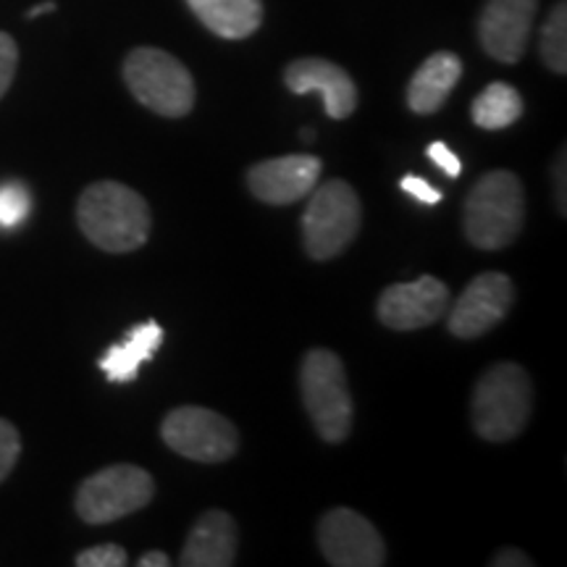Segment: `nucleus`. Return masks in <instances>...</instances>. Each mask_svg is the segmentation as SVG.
Wrapping results in <instances>:
<instances>
[{"label":"nucleus","mask_w":567,"mask_h":567,"mask_svg":"<svg viewBox=\"0 0 567 567\" xmlns=\"http://www.w3.org/2000/svg\"><path fill=\"white\" fill-rule=\"evenodd\" d=\"M84 237L105 252L140 250L151 237L153 216L142 195L122 182H95L76 205Z\"/></svg>","instance_id":"obj_1"},{"label":"nucleus","mask_w":567,"mask_h":567,"mask_svg":"<svg viewBox=\"0 0 567 567\" xmlns=\"http://www.w3.org/2000/svg\"><path fill=\"white\" fill-rule=\"evenodd\" d=\"M471 421L486 442H509L520 436L534 410V386L517 363H496L473 389Z\"/></svg>","instance_id":"obj_2"},{"label":"nucleus","mask_w":567,"mask_h":567,"mask_svg":"<svg viewBox=\"0 0 567 567\" xmlns=\"http://www.w3.org/2000/svg\"><path fill=\"white\" fill-rule=\"evenodd\" d=\"M526 195L513 172L484 174L465 200V237L481 250H502L523 229Z\"/></svg>","instance_id":"obj_3"},{"label":"nucleus","mask_w":567,"mask_h":567,"mask_svg":"<svg viewBox=\"0 0 567 567\" xmlns=\"http://www.w3.org/2000/svg\"><path fill=\"white\" fill-rule=\"evenodd\" d=\"M126 87L153 113L182 118L195 109V80L189 69L161 48H134L124 61Z\"/></svg>","instance_id":"obj_4"},{"label":"nucleus","mask_w":567,"mask_h":567,"mask_svg":"<svg viewBox=\"0 0 567 567\" xmlns=\"http://www.w3.org/2000/svg\"><path fill=\"white\" fill-rule=\"evenodd\" d=\"M302 405L318 436L339 444L352 431V396L347 389L344 363L331 350H310L300 368Z\"/></svg>","instance_id":"obj_5"},{"label":"nucleus","mask_w":567,"mask_h":567,"mask_svg":"<svg viewBox=\"0 0 567 567\" xmlns=\"http://www.w3.org/2000/svg\"><path fill=\"white\" fill-rule=\"evenodd\" d=\"M360 221L363 208L350 184L342 179L321 184L302 213L305 250L313 260L337 258L358 237Z\"/></svg>","instance_id":"obj_6"},{"label":"nucleus","mask_w":567,"mask_h":567,"mask_svg":"<svg viewBox=\"0 0 567 567\" xmlns=\"http://www.w3.org/2000/svg\"><path fill=\"white\" fill-rule=\"evenodd\" d=\"M155 494L153 476L137 465H111L82 481L76 492V515L90 526L122 520L151 505Z\"/></svg>","instance_id":"obj_7"},{"label":"nucleus","mask_w":567,"mask_h":567,"mask_svg":"<svg viewBox=\"0 0 567 567\" xmlns=\"http://www.w3.org/2000/svg\"><path fill=\"white\" fill-rule=\"evenodd\" d=\"M161 436L176 455L195 463L216 465L234 457L239 434L231 421L208 408H176L163 417Z\"/></svg>","instance_id":"obj_8"},{"label":"nucleus","mask_w":567,"mask_h":567,"mask_svg":"<svg viewBox=\"0 0 567 567\" xmlns=\"http://www.w3.org/2000/svg\"><path fill=\"white\" fill-rule=\"evenodd\" d=\"M318 547L337 567H381L386 563L384 538L371 520L354 509L337 507L318 523Z\"/></svg>","instance_id":"obj_9"},{"label":"nucleus","mask_w":567,"mask_h":567,"mask_svg":"<svg viewBox=\"0 0 567 567\" xmlns=\"http://www.w3.org/2000/svg\"><path fill=\"white\" fill-rule=\"evenodd\" d=\"M515 302V284L507 274H481L452 305L450 331L460 339H478L509 313Z\"/></svg>","instance_id":"obj_10"},{"label":"nucleus","mask_w":567,"mask_h":567,"mask_svg":"<svg viewBox=\"0 0 567 567\" xmlns=\"http://www.w3.org/2000/svg\"><path fill=\"white\" fill-rule=\"evenodd\" d=\"M450 308V289L436 276L392 284L379 297L381 323L394 331H415L436 323Z\"/></svg>","instance_id":"obj_11"},{"label":"nucleus","mask_w":567,"mask_h":567,"mask_svg":"<svg viewBox=\"0 0 567 567\" xmlns=\"http://www.w3.org/2000/svg\"><path fill=\"white\" fill-rule=\"evenodd\" d=\"M538 0H486L478 19L484 51L502 63H517L526 55Z\"/></svg>","instance_id":"obj_12"},{"label":"nucleus","mask_w":567,"mask_h":567,"mask_svg":"<svg viewBox=\"0 0 567 567\" xmlns=\"http://www.w3.org/2000/svg\"><path fill=\"white\" fill-rule=\"evenodd\" d=\"M321 179V158L316 155H281L255 163L247 172L250 193L268 205H292L316 189Z\"/></svg>","instance_id":"obj_13"},{"label":"nucleus","mask_w":567,"mask_h":567,"mask_svg":"<svg viewBox=\"0 0 567 567\" xmlns=\"http://www.w3.org/2000/svg\"><path fill=\"white\" fill-rule=\"evenodd\" d=\"M284 84L295 95L318 92L323 101V109L331 118H347L358 109V87H354L350 74L342 66L326 59L292 61L287 71H284Z\"/></svg>","instance_id":"obj_14"},{"label":"nucleus","mask_w":567,"mask_h":567,"mask_svg":"<svg viewBox=\"0 0 567 567\" xmlns=\"http://www.w3.org/2000/svg\"><path fill=\"white\" fill-rule=\"evenodd\" d=\"M237 549L239 536L231 515L208 509L189 530L179 563L184 567H229L237 563Z\"/></svg>","instance_id":"obj_15"},{"label":"nucleus","mask_w":567,"mask_h":567,"mask_svg":"<svg viewBox=\"0 0 567 567\" xmlns=\"http://www.w3.org/2000/svg\"><path fill=\"white\" fill-rule=\"evenodd\" d=\"M463 76V61L455 53L439 51L423 61L415 76L408 84V105L417 116H431L436 113L455 90Z\"/></svg>","instance_id":"obj_16"},{"label":"nucleus","mask_w":567,"mask_h":567,"mask_svg":"<svg viewBox=\"0 0 567 567\" xmlns=\"http://www.w3.org/2000/svg\"><path fill=\"white\" fill-rule=\"evenodd\" d=\"M187 6L224 40H245L264 24V0H187Z\"/></svg>","instance_id":"obj_17"},{"label":"nucleus","mask_w":567,"mask_h":567,"mask_svg":"<svg viewBox=\"0 0 567 567\" xmlns=\"http://www.w3.org/2000/svg\"><path fill=\"white\" fill-rule=\"evenodd\" d=\"M163 342V329L158 321H147L134 326L122 344L109 347L101 358V371L113 384H130L140 375L142 363L155 358Z\"/></svg>","instance_id":"obj_18"},{"label":"nucleus","mask_w":567,"mask_h":567,"mask_svg":"<svg viewBox=\"0 0 567 567\" xmlns=\"http://www.w3.org/2000/svg\"><path fill=\"white\" fill-rule=\"evenodd\" d=\"M523 113V101L520 92H517L513 84L494 82L481 92V95L473 101L471 116L476 126L486 132H499L513 126Z\"/></svg>","instance_id":"obj_19"},{"label":"nucleus","mask_w":567,"mask_h":567,"mask_svg":"<svg viewBox=\"0 0 567 567\" xmlns=\"http://www.w3.org/2000/svg\"><path fill=\"white\" fill-rule=\"evenodd\" d=\"M542 59L555 74L567 71V9L565 0L551 9L549 19L544 21L542 30Z\"/></svg>","instance_id":"obj_20"},{"label":"nucleus","mask_w":567,"mask_h":567,"mask_svg":"<svg viewBox=\"0 0 567 567\" xmlns=\"http://www.w3.org/2000/svg\"><path fill=\"white\" fill-rule=\"evenodd\" d=\"M32 213V195L21 182L0 184V229H17Z\"/></svg>","instance_id":"obj_21"},{"label":"nucleus","mask_w":567,"mask_h":567,"mask_svg":"<svg viewBox=\"0 0 567 567\" xmlns=\"http://www.w3.org/2000/svg\"><path fill=\"white\" fill-rule=\"evenodd\" d=\"M74 563L80 567H124L130 559H126V549L118 544H101V547L80 551Z\"/></svg>","instance_id":"obj_22"},{"label":"nucleus","mask_w":567,"mask_h":567,"mask_svg":"<svg viewBox=\"0 0 567 567\" xmlns=\"http://www.w3.org/2000/svg\"><path fill=\"white\" fill-rule=\"evenodd\" d=\"M21 452V439L17 425L0 417V481L9 478Z\"/></svg>","instance_id":"obj_23"},{"label":"nucleus","mask_w":567,"mask_h":567,"mask_svg":"<svg viewBox=\"0 0 567 567\" xmlns=\"http://www.w3.org/2000/svg\"><path fill=\"white\" fill-rule=\"evenodd\" d=\"M17 66H19L17 42H13L11 34L0 32V97L9 92L13 76H17Z\"/></svg>","instance_id":"obj_24"},{"label":"nucleus","mask_w":567,"mask_h":567,"mask_svg":"<svg viewBox=\"0 0 567 567\" xmlns=\"http://www.w3.org/2000/svg\"><path fill=\"white\" fill-rule=\"evenodd\" d=\"M425 153H429V158L434 161L446 176H452V179H457L460 172H463V163H460L457 155L452 153L450 147L444 145V142H431L429 151H425Z\"/></svg>","instance_id":"obj_25"},{"label":"nucleus","mask_w":567,"mask_h":567,"mask_svg":"<svg viewBox=\"0 0 567 567\" xmlns=\"http://www.w3.org/2000/svg\"><path fill=\"white\" fill-rule=\"evenodd\" d=\"M402 184V189H405L408 195H413L415 200H421L423 205H436V203H442V193H439L436 187H431L429 182L425 179H421V176H405V179L400 182Z\"/></svg>","instance_id":"obj_26"},{"label":"nucleus","mask_w":567,"mask_h":567,"mask_svg":"<svg viewBox=\"0 0 567 567\" xmlns=\"http://www.w3.org/2000/svg\"><path fill=\"white\" fill-rule=\"evenodd\" d=\"M492 565L494 567H530L534 565V559L526 557L523 551H517V549H502L492 557Z\"/></svg>","instance_id":"obj_27"},{"label":"nucleus","mask_w":567,"mask_h":567,"mask_svg":"<svg viewBox=\"0 0 567 567\" xmlns=\"http://www.w3.org/2000/svg\"><path fill=\"white\" fill-rule=\"evenodd\" d=\"M555 195L559 213H565V153H559V158L555 163Z\"/></svg>","instance_id":"obj_28"},{"label":"nucleus","mask_w":567,"mask_h":567,"mask_svg":"<svg viewBox=\"0 0 567 567\" xmlns=\"http://www.w3.org/2000/svg\"><path fill=\"white\" fill-rule=\"evenodd\" d=\"M140 567H168L172 565V559H168L163 551H145V555L140 557Z\"/></svg>","instance_id":"obj_29"},{"label":"nucleus","mask_w":567,"mask_h":567,"mask_svg":"<svg viewBox=\"0 0 567 567\" xmlns=\"http://www.w3.org/2000/svg\"><path fill=\"white\" fill-rule=\"evenodd\" d=\"M51 11H55V3H40V6H34V9L27 11V17L38 19V17H42V13H51Z\"/></svg>","instance_id":"obj_30"}]
</instances>
